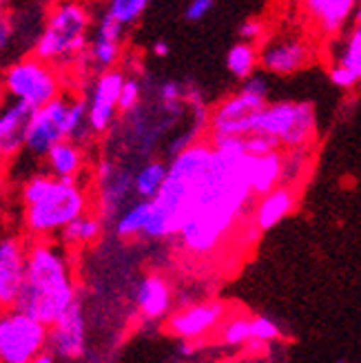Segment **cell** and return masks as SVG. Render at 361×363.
<instances>
[{
	"label": "cell",
	"mask_w": 361,
	"mask_h": 363,
	"mask_svg": "<svg viewBox=\"0 0 361 363\" xmlns=\"http://www.w3.org/2000/svg\"><path fill=\"white\" fill-rule=\"evenodd\" d=\"M149 0H106V13L113 16L118 23L129 27L140 21V16L147 9Z\"/></svg>",
	"instance_id": "28"
},
{
	"label": "cell",
	"mask_w": 361,
	"mask_h": 363,
	"mask_svg": "<svg viewBox=\"0 0 361 363\" xmlns=\"http://www.w3.org/2000/svg\"><path fill=\"white\" fill-rule=\"evenodd\" d=\"M277 142L264 135H246V153L250 155H266L270 151H277Z\"/></svg>",
	"instance_id": "38"
},
{
	"label": "cell",
	"mask_w": 361,
	"mask_h": 363,
	"mask_svg": "<svg viewBox=\"0 0 361 363\" xmlns=\"http://www.w3.org/2000/svg\"><path fill=\"white\" fill-rule=\"evenodd\" d=\"M89 211L91 195L82 179H60L40 171L21 184V226L29 240H58L71 222Z\"/></svg>",
	"instance_id": "3"
},
{
	"label": "cell",
	"mask_w": 361,
	"mask_h": 363,
	"mask_svg": "<svg viewBox=\"0 0 361 363\" xmlns=\"http://www.w3.org/2000/svg\"><path fill=\"white\" fill-rule=\"evenodd\" d=\"M222 346L228 348H240L244 343L252 341V328H250V319L248 317H233L222 325Z\"/></svg>",
	"instance_id": "29"
},
{
	"label": "cell",
	"mask_w": 361,
	"mask_h": 363,
	"mask_svg": "<svg viewBox=\"0 0 361 363\" xmlns=\"http://www.w3.org/2000/svg\"><path fill=\"white\" fill-rule=\"evenodd\" d=\"M250 328H252V341H275L282 337L279 325L268 317H252Z\"/></svg>",
	"instance_id": "34"
},
{
	"label": "cell",
	"mask_w": 361,
	"mask_h": 363,
	"mask_svg": "<svg viewBox=\"0 0 361 363\" xmlns=\"http://www.w3.org/2000/svg\"><path fill=\"white\" fill-rule=\"evenodd\" d=\"M357 5L359 0H301L304 11L323 35H337L344 31Z\"/></svg>",
	"instance_id": "19"
},
{
	"label": "cell",
	"mask_w": 361,
	"mask_h": 363,
	"mask_svg": "<svg viewBox=\"0 0 361 363\" xmlns=\"http://www.w3.org/2000/svg\"><path fill=\"white\" fill-rule=\"evenodd\" d=\"M268 104V82L262 76H250L242 89L222 98L209 113V135L246 138L252 131L255 116Z\"/></svg>",
	"instance_id": "8"
},
{
	"label": "cell",
	"mask_w": 361,
	"mask_h": 363,
	"mask_svg": "<svg viewBox=\"0 0 361 363\" xmlns=\"http://www.w3.org/2000/svg\"><path fill=\"white\" fill-rule=\"evenodd\" d=\"M226 315V306L222 301H202L187 306L184 311H179L169 317L167 328L171 335L179 339H200L206 333H211L215 325Z\"/></svg>",
	"instance_id": "16"
},
{
	"label": "cell",
	"mask_w": 361,
	"mask_h": 363,
	"mask_svg": "<svg viewBox=\"0 0 361 363\" xmlns=\"http://www.w3.org/2000/svg\"><path fill=\"white\" fill-rule=\"evenodd\" d=\"M160 104L167 116H177L184 102V84L177 80H167L160 86Z\"/></svg>",
	"instance_id": "32"
},
{
	"label": "cell",
	"mask_w": 361,
	"mask_h": 363,
	"mask_svg": "<svg viewBox=\"0 0 361 363\" xmlns=\"http://www.w3.org/2000/svg\"><path fill=\"white\" fill-rule=\"evenodd\" d=\"M352 21H355V27H361V0H359V5L352 13Z\"/></svg>",
	"instance_id": "44"
},
{
	"label": "cell",
	"mask_w": 361,
	"mask_h": 363,
	"mask_svg": "<svg viewBox=\"0 0 361 363\" xmlns=\"http://www.w3.org/2000/svg\"><path fill=\"white\" fill-rule=\"evenodd\" d=\"M31 118V108L9 100L0 108V157L13 162L21 157L27 147V126Z\"/></svg>",
	"instance_id": "17"
},
{
	"label": "cell",
	"mask_w": 361,
	"mask_h": 363,
	"mask_svg": "<svg viewBox=\"0 0 361 363\" xmlns=\"http://www.w3.org/2000/svg\"><path fill=\"white\" fill-rule=\"evenodd\" d=\"M89 363H96V361H89Z\"/></svg>",
	"instance_id": "48"
},
{
	"label": "cell",
	"mask_w": 361,
	"mask_h": 363,
	"mask_svg": "<svg viewBox=\"0 0 361 363\" xmlns=\"http://www.w3.org/2000/svg\"><path fill=\"white\" fill-rule=\"evenodd\" d=\"M29 238L23 230H0V311L18 303L27 277Z\"/></svg>",
	"instance_id": "10"
},
{
	"label": "cell",
	"mask_w": 361,
	"mask_h": 363,
	"mask_svg": "<svg viewBox=\"0 0 361 363\" xmlns=\"http://www.w3.org/2000/svg\"><path fill=\"white\" fill-rule=\"evenodd\" d=\"M209 140L215 147L213 164L177 233L184 248L195 255H206L220 246L252 197V155L246 153V138L209 135Z\"/></svg>",
	"instance_id": "1"
},
{
	"label": "cell",
	"mask_w": 361,
	"mask_h": 363,
	"mask_svg": "<svg viewBox=\"0 0 361 363\" xmlns=\"http://www.w3.org/2000/svg\"><path fill=\"white\" fill-rule=\"evenodd\" d=\"M78 303L74 255L58 240H29L27 277L18 308L51 325Z\"/></svg>",
	"instance_id": "2"
},
{
	"label": "cell",
	"mask_w": 361,
	"mask_h": 363,
	"mask_svg": "<svg viewBox=\"0 0 361 363\" xmlns=\"http://www.w3.org/2000/svg\"><path fill=\"white\" fill-rule=\"evenodd\" d=\"M297 204V191L291 184H279L264 197H260V204L252 213V224L260 228V233L275 228L284 217L293 213Z\"/></svg>",
	"instance_id": "21"
},
{
	"label": "cell",
	"mask_w": 361,
	"mask_h": 363,
	"mask_svg": "<svg viewBox=\"0 0 361 363\" xmlns=\"http://www.w3.org/2000/svg\"><path fill=\"white\" fill-rule=\"evenodd\" d=\"M140 100H142V84L138 78H126L124 80V86L120 91V113L129 116L133 113L135 108L140 106Z\"/></svg>",
	"instance_id": "33"
},
{
	"label": "cell",
	"mask_w": 361,
	"mask_h": 363,
	"mask_svg": "<svg viewBox=\"0 0 361 363\" xmlns=\"http://www.w3.org/2000/svg\"><path fill=\"white\" fill-rule=\"evenodd\" d=\"M169 51H171V47H169V43H167V40H157V43L153 45V53H155L157 58L169 56Z\"/></svg>",
	"instance_id": "40"
},
{
	"label": "cell",
	"mask_w": 361,
	"mask_h": 363,
	"mask_svg": "<svg viewBox=\"0 0 361 363\" xmlns=\"http://www.w3.org/2000/svg\"><path fill=\"white\" fill-rule=\"evenodd\" d=\"M7 27H11V21H9V16H7L5 3L0 0V31H5Z\"/></svg>",
	"instance_id": "41"
},
{
	"label": "cell",
	"mask_w": 361,
	"mask_h": 363,
	"mask_svg": "<svg viewBox=\"0 0 361 363\" xmlns=\"http://www.w3.org/2000/svg\"><path fill=\"white\" fill-rule=\"evenodd\" d=\"M226 67L231 71V76L238 80H248L250 76H255V69L260 67L257 45L244 40L235 43L226 53Z\"/></svg>",
	"instance_id": "26"
},
{
	"label": "cell",
	"mask_w": 361,
	"mask_h": 363,
	"mask_svg": "<svg viewBox=\"0 0 361 363\" xmlns=\"http://www.w3.org/2000/svg\"><path fill=\"white\" fill-rule=\"evenodd\" d=\"M284 179V151H270L266 155H252L250 162V189L252 195L264 197L277 189Z\"/></svg>",
	"instance_id": "23"
},
{
	"label": "cell",
	"mask_w": 361,
	"mask_h": 363,
	"mask_svg": "<svg viewBox=\"0 0 361 363\" xmlns=\"http://www.w3.org/2000/svg\"><path fill=\"white\" fill-rule=\"evenodd\" d=\"M169 175V164L162 160H151L133 173V193L140 199H153Z\"/></svg>",
	"instance_id": "25"
},
{
	"label": "cell",
	"mask_w": 361,
	"mask_h": 363,
	"mask_svg": "<svg viewBox=\"0 0 361 363\" xmlns=\"http://www.w3.org/2000/svg\"><path fill=\"white\" fill-rule=\"evenodd\" d=\"M313 62V47L297 35L268 40L260 49V67L273 76H295Z\"/></svg>",
	"instance_id": "14"
},
{
	"label": "cell",
	"mask_w": 361,
	"mask_h": 363,
	"mask_svg": "<svg viewBox=\"0 0 361 363\" xmlns=\"http://www.w3.org/2000/svg\"><path fill=\"white\" fill-rule=\"evenodd\" d=\"M337 62L348 67L352 74L361 80V27H352L346 35Z\"/></svg>",
	"instance_id": "30"
},
{
	"label": "cell",
	"mask_w": 361,
	"mask_h": 363,
	"mask_svg": "<svg viewBox=\"0 0 361 363\" xmlns=\"http://www.w3.org/2000/svg\"><path fill=\"white\" fill-rule=\"evenodd\" d=\"M47 352L58 359V363H76L87 352V321L80 303H74L65 315L49 325Z\"/></svg>",
	"instance_id": "13"
},
{
	"label": "cell",
	"mask_w": 361,
	"mask_h": 363,
	"mask_svg": "<svg viewBox=\"0 0 361 363\" xmlns=\"http://www.w3.org/2000/svg\"><path fill=\"white\" fill-rule=\"evenodd\" d=\"M9 102V96H7V89H5V80H3V74H0V108Z\"/></svg>",
	"instance_id": "42"
},
{
	"label": "cell",
	"mask_w": 361,
	"mask_h": 363,
	"mask_svg": "<svg viewBox=\"0 0 361 363\" xmlns=\"http://www.w3.org/2000/svg\"><path fill=\"white\" fill-rule=\"evenodd\" d=\"M135 303L144 319L155 321L167 317L171 311V288L169 281L160 275H147L138 290H135Z\"/></svg>",
	"instance_id": "22"
},
{
	"label": "cell",
	"mask_w": 361,
	"mask_h": 363,
	"mask_svg": "<svg viewBox=\"0 0 361 363\" xmlns=\"http://www.w3.org/2000/svg\"><path fill=\"white\" fill-rule=\"evenodd\" d=\"M328 78H331V82H333L337 89H341V91H350V89H355V86L361 82L348 67H344V65L337 62V60L328 67Z\"/></svg>",
	"instance_id": "35"
},
{
	"label": "cell",
	"mask_w": 361,
	"mask_h": 363,
	"mask_svg": "<svg viewBox=\"0 0 361 363\" xmlns=\"http://www.w3.org/2000/svg\"><path fill=\"white\" fill-rule=\"evenodd\" d=\"M0 74H3L9 100L29 106L31 111L65 96L62 71L56 65L35 56L33 51L9 62Z\"/></svg>",
	"instance_id": "7"
},
{
	"label": "cell",
	"mask_w": 361,
	"mask_h": 363,
	"mask_svg": "<svg viewBox=\"0 0 361 363\" xmlns=\"http://www.w3.org/2000/svg\"><path fill=\"white\" fill-rule=\"evenodd\" d=\"M33 363H58V359H56V357H53L51 352H45V354H43L40 359H35Z\"/></svg>",
	"instance_id": "43"
},
{
	"label": "cell",
	"mask_w": 361,
	"mask_h": 363,
	"mask_svg": "<svg viewBox=\"0 0 361 363\" xmlns=\"http://www.w3.org/2000/svg\"><path fill=\"white\" fill-rule=\"evenodd\" d=\"M49 325L18 306L0 311V363H33L47 352Z\"/></svg>",
	"instance_id": "9"
},
{
	"label": "cell",
	"mask_w": 361,
	"mask_h": 363,
	"mask_svg": "<svg viewBox=\"0 0 361 363\" xmlns=\"http://www.w3.org/2000/svg\"><path fill=\"white\" fill-rule=\"evenodd\" d=\"M43 167L47 173L60 179H82L87 169V153L84 144L76 140H62L43 157Z\"/></svg>",
	"instance_id": "20"
},
{
	"label": "cell",
	"mask_w": 361,
	"mask_h": 363,
	"mask_svg": "<svg viewBox=\"0 0 361 363\" xmlns=\"http://www.w3.org/2000/svg\"><path fill=\"white\" fill-rule=\"evenodd\" d=\"M335 363H346V361H344V359H337Z\"/></svg>",
	"instance_id": "46"
},
{
	"label": "cell",
	"mask_w": 361,
	"mask_h": 363,
	"mask_svg": "<svg viewBox=\"0 0 361 363\" xmlns=\"http://www.w3.org/2000/svg\"><path fill=\"white\" fill-rule=\"evenodd\" d=\"M238 35L244 43L257 45L264 35V23L260 21V18H246V21L238 27Z\"/></svg>",
	"instance_id": "36"
},
{
	"label": "cell",
	"mask_w": 361,
	"mask_h": 363,
	"mask_svg": "<svg viewBox=\"0 0 361 363\" xmlns=\"http://www.w3.org/2000/svg\"><path fill=\"white\" fill-rule=\"evenodd\" d=\"M215 147L209 138H202L187 147L182 153L173 155L169 175L160 193L151 199L149 220L142 238L165 240L173 238L182 228L195 195L200 193L209 169L213 164Z\"/></svg>",
	"instance_id": "4"
},
{
	"label": "cell",
	"mask_w": 361,
	"mask_h": 363,
	"mask_svg": "<svg viewBox=\"0 0 361 363\" xmlns=\"http://www.w3.org/2000/svg\"><path fill=\"white\" fill-rule=\"evenodd\" d=\"M78 3H82V5H89V7H94V5L106 3V0H78Z\"/></svg>",
	"instance_id": "45"
},
{
	"label": "cell",
	"mask_w": 361,
	"mask_h": 363,
	"mask_svg": "<svg viewBox=\"0 0 361 363\" xmlns=\"http://www.w3.org/2000/svg\"><path fill=\"white\" fill-rule=\"evenodd\" d=\"M149 211H151V199H138L135 204L124 208L116 217L113 230H116L118 238H122V240L142 238L144 226H147V220H149Z\"/></svg>",
	"instance_id": "27"
},
{
	"label": "cell",
	"mask_w": 361,
	"mask_h": 363,
	"mask_svg": "<svg viewBox=\"0 0 361 363\" xmlns=\"http://www.w3.org/2000/svg\"><path fill=\"white\" fill-rule=\"evenodd\" d=\"M213 7H215V0H191L184 9V18L189 23H200L213 11Z\"/></svg>",
	"instance_id": "37"
},
{
	"label": "cell",
	"mask_w": 361,
	"mask_h": 363,
	"mask_svg": "<svg viewBox=\"0 0 361 363\" xmlns=\"http://www.w3.org/2000/svg\"><path fill=\"white\" fill-rule=\"evenodd\" d=\"M7 186H9V162L0 157V197L5 195Z\"/></svg>",
	"instance_id": "39"
},
{
	"label": "cell",
	"mask_w": 361,
	"mask_h": 363,
	"mask_svg": "<svg viewBox=\"0 0 361 363\" xmlns=\"http://www.w3.org/2000/svg\"><path fill=\"white\" fill-rule=\"evenodd\" d=\"M122 40H124V25L118 23L113 16L102 13L94 25L91 40L84 56V67L100 71L116 69L122 58Z\"/></svg>",
	"instance_id": "15"
},
{
	"label": "cell",
	"mask_w": 361,
	"mask_h": 363,
	"mask_svg": "<svg viewBox=\"0 0 361 363\" xmlns=\"http://www.w3.org/2000/svg\"><path fill=\"white\" fill-rule=\"evenodd\" d=\"M309 160H311L309 149L284 151V179H282V184L293 186V182L299 179L306 173V169H309Z\"/></svg>",
	"instance_id": "31"
},
{
	"label": "cell",
	"mask_w": 361,
	"mask_h": 363,
	"mask_svg": "<svg viewBox=\"0 0 361 363\" xmlns=\"http://www.w3.org/2000/svg\"><path fill=\"white\" fill-rule=\"evenodd\" d=\"M91 31V7L78 0H53L45 13L43 29L33 40V53L60 71L84 65Z\"/></svg>",
	"instance_id": "5"
},
{
	"label": "cell",
	"mask_w": 361,
	"mask_h": 363,
	"mask_svg": "<svg viewBox=\"0 0 361 363\" xmlns=\"http://www.w3.org/2000/svg\"><path fill=\"white\" fill-rule=\"evenodd\" d=\"M104 230V220L98 211H89L84 215H80L78 220L71 222L60 235H58V242L65 244L71 252L80 250L91 246L100 240V235Z\"/></svg>",
	"instance_id": "24"
},
{
	"label": "cell",
	"mask_w": 361,
	"mask_h": 363,
	"mask_svg": "<svg viewBox=\"0 0 361 363\" xmlns=\"http://www.w3.org/2000/svg\"><path fill=\"white\" fill-rule=\"evenodd\" d=\"M3 3H5V5H7V3H9V0H3Z\"/></svg>",
	"instance_id": "47"
},
{
	"label": "cell",
	"mask_w": 361,
	"mask_h": 363,
	"mask_svg": "<svg viewBox=\"0 0 361 363\" xmlns=\"http://www.w3.org/2000/svg\"><path fill=\"white\" fill-rule=\"evenodd\" d=\"M124 74L120 69L100 71L96 76L91 91L87 96V113H89V129L94 138L104 135L113 129L120 113V91L124 86Z\"/></svg>",
	"instance_id": "11"
},
{
	"label": "cell",
	"mask_w": 361,
	"mask_h": 363,
	"mask_svg": "<svg viewBox=\"0 0 361 363\" xmlns=\"http://www.w3.org/2000/svg\"><path fill=\"white\" fill-rule=\"evenodd\" d=\"M96 179L100 184V204L98 213L102 220H109L126 199V193L133 191V175L118 167H113L109 160H102L96 169Z\"/></svg>",
	"instance_id": "18"
},
{
	"label": "cell",
	"mask_w": 361,
	"mask_h": 363,
	"mask_svg": "<svg viewBox=\"0 0 361 363\" xmlns=\"http://www.w3.org/2000/svg\"><path fill=\"white\" fill-rule=\"evenodd\" d=\"M250 135L270 138L282 151L309 149L317 135L315 106L306 100L268 102L255 116Z\"/></svg>",
	"instance_id": "6"
},
{
	"label": "cell",
	"mask_w": 361,
	"mask_h": 363,
	"mask_svg": "<svg viewBox=\"0 0 361 363\" xmlns=\"http://www.w3.org/2000/svg\"><path fill=\"white\" fill-rule=\"evenodd\" d=\"M67 108H69V98L60 96L56 100H51L49 104L31 111L29 126H27V147H25L27 153L43 160L51 151V147H56L62 140H69Z\"/></svg>",
	"instance_id": "12"
}]
</instances>
